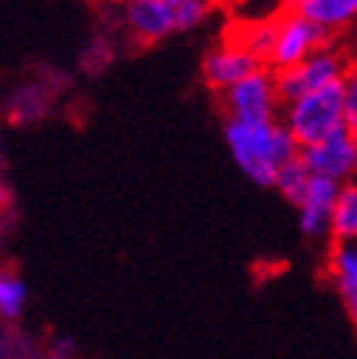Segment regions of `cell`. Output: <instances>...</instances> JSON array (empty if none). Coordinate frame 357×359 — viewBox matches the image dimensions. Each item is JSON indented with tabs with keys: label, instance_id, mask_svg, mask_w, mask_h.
<instances>
[{
	"label": "cell",
	"instance_id": "cell-1",
	"mask_svg": "<svg viewBox=\"0 0 357 359\" xmlns=\"http://www.w3.org/2000/svg\"><path fill=\"white\" fill-rule=\"evenodd\" d=\"M223 140L228 147L231 161L238 170L258 187H273L278 172L299 158V143L293 135L284 129V123H261V126H246L226 120L223 123Z\"/></svg>",
	"mask_w": 357,
	"mask_h": 359
},
{
	"label": "cell",
	"instance_id": "cell-2",
	"mask_svg": "<svg viewBox=\"0 0 357 359\" xmlns=\"http://www.w3.org/2000/svg\"><path fill=\"white\" fill-rule=\"evenodd\" d=\"M281 123L284 129L293 135L299 149L323 143L331 135L346 129V114H343V88L340 82L323 88L313 94H301L290 102L281 105Z\"/></svg>",
	"mask_w": 357,
	"mask_h": 359
},
{
	"label": "cell",
	"instance_id": "cell-3",
	"mask_svg": "<svg viewBox=\"0 0 357 359\" xmlns=\"http://www.w3.org/2000/svg\"><path fill=\"white\" fill-rule=\"evenodd\" d=\"M351 62L354 59H351L349 41H328L325 47H319L299 65L275 74L278 94L284 102H290L301 94H313V91H323V88H331L346 76Z\"/></svg>",
	"mask_w": 357,
	"mask_h": 359
},
{
	"label": "cell",
	"instance_id": "cell-4",
	"mask_svg": "<svg viewBox=\"0 0 357 359\" xmlns=\"http://www.w3.org/2000/svg\"><path fill=\"white\" fill-rule=\"evenodd\" d=\"M281 105L284 100L278 94V82L270 67H258L252 76H246L243 82L231 85L226 94H220L223 120H235L246 126L281 120Z\"/></svg>",
	"mask_w": 357,
	"mask_h": 359
},
{
	"label": "cell",
	"instance_id": "cell-5",
	"mask_svg": "<svg viewBox=\"0 0 357 359\" xmlns=\"http://www.w3.org/2000/svg\"><path fill=\"white\" fill-rule=\"evenodd\" d=\"M273 21H275V32H273L270 56H266V67H270L273 74H281V70L299 65L319 47L334 41V39H328V32H323L313 21L301 18L299 12H293L287 6L273 12Z\"/></svg>",
	"mask_w": 357,
	"mask_h": 359
},
{
	"label": "cell",
	"instance_id": "cell-6",
	"mask_svg": "<svg viewBox=\"0 0 357 359\" xmlns=\"http://www.w3.org/2000/svg\"><path fill=\"white\" fill-rule=\"evenodd\" d=\"M258 67H264L252 53L246 47H240L238 41H231L228 35L217 44H211L202 56V65H200V76H202V85L208 88L211 94H226L231 85L243 82L246 76H252Z\"/></svg>",
	"mask_w": 357,
	"mask_h": 359
},
{
	"label": "cell",
	"instance_id": "cell-7",
	"mask_svg": "<svg viewBox=\"0 0 357 359\" xmlns=\"http://www.w3.org/2000/svg\"><path fill=\"white\" fill-rule=\"evenodd\" d=\"M299 161L308 167L311 175L328 178L343 187L349 182H357V137L343 129L323 143L305 147L299 152Z\"/></svg>",
	"mask_w": 357,
	"mask_h": 359
},
{
	"label": "cell",
	"instance_id": "cell-8",
	"mask_svg": "<svg viewBox=\"0 0 357 359\" xmlns=\"http://www.w3.org/2000/svg\"><path fill=\"white\" fill-rule=\"evenodd\" d=\"M123 27L138 47H152L178 32L176 6L167 0H120Z\"/></svg>",
	"mask_w": 357,
	"mask_h": 359
},
{
	"label": "cell",
	"instance_id": "cell-9",
	"mask_svg": "<svg viewBox=\"0 0 357 359\" xmlns=\"http://www.w3.org/2000/svg\"><path fill=\"white\" fill-rule=\"evenodd\" d=\"M337 193H340V184L337 182L311 175V184L296 205L299 231L305 234V240H313V243H328L331 240V219H334Z\"/></svg>",
	"mask_w": 357,
	"mask_h": 359
},
{
	"label": "cell",
	"instance_id": "cell-10",
	"mask_svg": "<svg viewBox=\"0 0 357 359\" xmlns=\"http://www.w3.org/2000/svg\"><path fill=\"white\" fill-rule=\"evenodd\" d=\"M284 6L313 21L334 41H351L357 35V0H284Z\"/></svg>",
	"mask_w": 357,
	"mask_h": 359
},
{
	"label": "cell",
	"instance_id": "cell-11",
	"mask_svg": "<svg viewBox=\"0 0 357 359\" xmlns=\"http://www.w3.org/2000/svg\"><path fill=\"white\" fill-rule=\"evenodd\" d=\"M325 278L343 304L357 301V240L354 243H328L325 248Z\"/></svg>",
	"mask_w": 357,
	"mask_h": 359
},
{
	"label": "cell",
	"instance_id": "cell-12",
	"mask_svg": "<svg viewBox=\"0 0 357 359\" xmlns=\"http://www.w3.org/2000/svg\"><path fill=\"white\" fill-rule=\"evenodd\" d=\"M273 32H275L273 15H261V18H246V21H238L226 35L231 41H238L240 47H246L266 67V56H270V47H273Z\"/></svg>",
	"mask_w": 357,
	"mask_h": 359
},
{
	"label": "cell",
	"instance_id": "cell-13",
	"mask_svg": "<svg viewBox=\"0 0 357 359\" xmlns=\"http://www.w3.org/2000/svg\"><path fill=\"white\" fill-rule=\"evenodd\" d=\"M354 240H357V182H349L337 193L328 243H354Z\"/></svg>",
	"mask_w": 357,
	"mask_h": 359
},
{
	"label": "cell",
	"instance_id": "cell-14",
	"mask_svg": "<svg viewBox=\"0 0 357 359\" xmlns=\"http://www.w3.org/2000/svg\"><path fill=\"white\" fill-rule=\"evenodd\" d=\"M308 184H311V172H308V167L296 158V161H290V164L278 172L273 190H275V193H281V199H284V202H290V205L296 208V205H299V199L305 196Z\"/></svg>",
	"mask_w": 357,
	"mask_h": 359
},
{
	"label": "cell",
	"instance_id": "cell-15",
	"mask_svg": "<svg viewBox=\"0 0 357 359\" xmlns=\"http://www.w3.org/2000/svg\"><path fill=\"white\" fill-rule=\"evenodd\" d=\"M27 301V286L15 272H0V316L18 318Z\"/></svg>",
	"mask_w": 357,
	"mask_h": 359
},
{
	"label": "cell",
	"instance_id": "cell-16",
	"mask_svg": "<svg viewBox=\"0 0 357 359\" xmlns=\"http://www.w3.org/2000/svg\"><path fill=\"white\" fill-rule=\"evenodd\" d=\"M220 0H188V4L176 6V24L178 32H190V29H200L202 24H208V18L217 12Z\"/></svg>",
	"mask_w": 357,
	"mask_h": 359
},
{
	"label": "cell",
	"instance_id": "cell-17",
	"mask_svg": "<svg viewBox=\"0 0 357 359\" xmlns=\"http://www.w3.org/2000/svg\"><path fill=\"white\" fill-rule=\"evenodd\" d=\"M343 88V114H346V129L357 137V62L349 65L346 76L340 79Z\"/></svg>",
	"mask_w": 357,
	"mask_h": 359
},
{
	"label": "cell",
	"instance_id": "cell-18",
	"mask_svg": "<svg viewBox=\"0 0 357 359\" xmlns=\"http://www.w3.org/2000/svg\"><path fill=\"white\" fill-rule=\"evenodd\" d=\"M346 313H349V321H351L354 336H357V301H349V304H346Z\"/></svg>",
	"mask_w": 357,
	"mask_h": 359
},
{
	"label": "cell",
	"instance_id": "cell-19",
	"mask_svg": "<svg viewBox=\"0 0 357 359\" xmlns=\"http://www.w3.org/2000/svg\"><path fill=\"white\" fill-rule=\"evenodd\" d=\"M9 205V190L4 187V184H0V210H4Z\"/></svg>",
	"mask_w": 357,
	"mask_h": 359
},
{
	"label": "cell",
	"instance_id": "cell-20",
	"mask_svg": "<svg viewBox=\"0 0 357 359\" xmlns=\"http://www.w3.org/2000/svg\"><path fill=\"white\" fill-rule=\"evenodd\" d=\"M349 47H351V59H354V62H357V35H354V39H351V41H349Z\"/></svg>",
	"mask_w": 357,
	"mask_h": 359
},
{
	"label": "cell",
	"instance_id": "cell-21",
	"mask_svg": "<svg viewBox=\"0 0 357 359\" xmlns=\"http://www.w3.org/2000/svg\"><path fill=\"white\" fill-rule=\"evenodd\" d=\"M170 6H182V4H188V0H167Z\"/></svg>",
	"mask_w": 357,
	"mask_h": 359
}]
</instances>
